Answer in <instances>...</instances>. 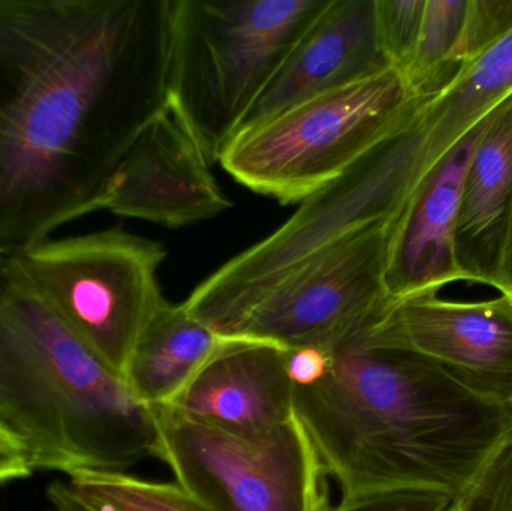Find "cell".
Returning a JSON list of instances; mask_svg holds the SVG:
<instances>
[{
	"label": "cell",
	"instance_id": "obj_1",
	"mask_svg": "<svg viewBox=\"0 0 512 511\" xmlns=\"http://www.w3.org/2000/svg\"><path fill=\"white\" fill-rule=\"evenodd\" d=\"M171 0H0V255L104 210L168 107Z\"/></svg>",
	"mask_w": 512,
	"mask_h": 511
},
{
	"label": "cell",
	"instance_id": "obj_2",
	"mask_svg": "<svg viewBox=\"0 0 512 511\" xmlns=\"http://www.w3.org/2000/svg\"><path fill=\"white\" fill-rule=\"evenodd\" d=\"M315 380L295 384V417L342 500L420 489L456 498L511 432L507 408L426 357L357 332Z\"/></svg>",
	"mask_w": 512,
	"mask_h": 511
},
{
	"label": "cell",
	"instance_id": "obj_3",
	"mask_svg": "<svg viewBox=\"0 0 512 511\" xmlns=\"http://www.w3.org/2000/svg\"><path fill=\"white\" fill-rule=\"evenodd\" d=\"M0 426L35 470L117 471L159 458L152 408L102 363L0 255Z\"/></svg>",
	"mask_w": 512,
	"mask_h": 511
},
{
	"label": "cell",
	"instance_id": "obj_4",
	"mask_svg": "<svg viewBox=\"0 0 512 511\" xmlns=\"http://www.w3.org/2000/svg\"><path fill=\"white\" fill-rule=\"evenodd\" d=\"M328 3L171 0L168 102L210 165Z\"/></svg>",
	"mask_w": 512,
	"mask_h": 511
},
{
	"label": "cell",
	"instance_id": "obj_5",
	"mask_svg": "<svg viewBox=\"0 0 512 511\" xmlns=\"http://www.w3.org/2000/svg\"><path fill=\"white\" fill-rule=\"evenodd\" d=\"M414 99L387 68L240 132L219 162L256 194L303 203L396 131Z\"/></svg>",
	"mask_w": 512,
	"mask_h": 511
},
{
	"label": "cell",
	"instance_id": "obj_6",
	"mask_svg": "<svg viewBox=\"0 0 512 511\" xmlns=\"http://www.w3.org/2000/svg\"><path fill=\"white\" fill-rule=\"evenodd\" d=\"M65 326L125 380L132 353L167 300L161 243L122 230L45 239L9 254Z\"/></svg>",
	"mask_w": 512,
	"mask_h": 511
},
{
	"label": "cell",
	"instance_id": "obj_7",
	"mask_svg": "<svg viewBox=\"0 0 512 511\" xmlns=\"http://www.w3.org/2000/svg\"><path fill=\"white\" fill-rule=\"evenodd\" d=\"M159 458L176 483L210 511H327V473L297 417L258 434H236L152 407Z\"/></svg>",
	"mask_w": 512,
	"mask_h": 511
},
{
	"label": "cell",
	"instance_id": "obj_8",
	"mask_svg": "<svg viewBox=\"0 0 512 511\" xmlns=\"http://www.w3.org/2000/svg\"><path fill=\"white\" fill-rule=\"evenodd\" d=\"M394 227L396 222L375 225L298 267L216 335L330 353L393 302L384 278Z\"/></svg>",
	"mask_w": 512,
	"mask_h": 511
},
{
	"label": "cell",
	"instance_id": "obj_9",
	"mask_svg": "<svg viewBox=\"0 0 512 511\" xmlns=\"http://www.w3.org/2000/svg\"><path fill=\"white\" fill-rule=\"evenodd\" d=\"M360 333L426 357L492 404H512V303L507 297L453 302L438 293L420 294L391 302Z\"/></svg>",
	"mask_w": 512,
	"mask_h": 511
},
{
	"label": "cell",
	"instance_id": "obj_10",
	"mask_svg": "<svg viewBox=\"0 0 512 511\" xmlns=\"http://www.w3.org/2000/svg\"><path fill=\"white\" fill-rule=\"evenodd\" d=\"M210 167L197 141L168 104L126 152L104 210L168 228L215 218L233 204Z\"/></svg>",
	"mask_w": 512,
	"mask_h": 511
},
{
	"label": "cell",
	"instance_id": "obj_11",
	"mask_svg": "<svg viewBox=\"0 0 512 511\" xmlns=\"http://www.w3.org/2000/svg\"><path fill=\"white\" fill-rule=\"evenodd\" d=\"M387 68L393 66L379 41L376 0H330L286 54L246 114L239 134Z\"/></svg>",
	"mask_w": 512,
	"mask_h": 511
},
{
	"label": "cell",
	"instance_id": "obj_12",
	"mask_svg": "<svg viewBox=\"0 0 512 511\" xmlns=\"http://www.w3.org/2000/svg\"><path fill=\"white\" fill-rule=\"evenodd\" d=\"M495 111L427 174L396 222L384 278L393 302L468 281L457 260L460 200L466 171Z\"/></svg>",
	"mask_w": 512,
	"mask_h": 511
},
{
	"label": "cell",
	"instance_id": "obj_13",
	"mask_svg": "<svg viewBox=\"0 0 512 511\" xmlns=\"http://www.w3.org/2000/svg\"><path fill=\"white\" fill-rule=\"evenodd\" d=\"M289 351L267 342L224 339L170 407L206 425L258 434L294 419Z\"/></svg>",
	"mask_w": 512,
	"mask_h": 511
},
{
	"label": "cell",
	"instance_id": "obj_14",
	"mask_svg": "<svg viewBox=\"0 0 512 511\" xmlns=\"http://www.w3.org/2000/svg\"><path fill=\"white\" fill-rule=\"evenodd\" d=\"M512 198V96L493 114L466 171L457 260L468 282L492 285Z\"/></svg>",
	"mask_w": 512,
	"mask_h": 511
},
{
	"label": "cell",
	"instance_id": "obj_15",
	"mask_svg": "<svg viewBox=\"0 0 512 511\" xmlns=\"http://www.w3.org/2000/svg\"><path fill=\"white\" fill-rule=\"evenodd\" d=\"M222 342L224 338L192 317L183 303L165 302L132 353L126 384L146 407L170 404Z\"/></svg>",
	"mask_w": 512,
	"mask_h": 511
},
{
	"label": "cell",
	"instance_id": "obj_16",
	"mask_svg": "<svg viewBox=\"0 0 512 511\" xmlns=\"http://www.w3.org/2000/svg\"><path fill=\"white\" fill-rule=\"evenodd\" d=\"M469 0H426L411 62L402 71L412 96H427L450 83L451 56L462 38Z\"/></svg>",
	"mask_w": 512,
	"mask_h": 511
},
{
	"label": "cell",
	"instance_id": "obj_17",
	"mask_svg": "<svg viewBox=\"0 0 512 511\" xmlns=\"http://www.w3.org/2000/svg\"><path fill=\"white\" fill-rule=\"evenodd\" d=\"M69 486L95 511H210L177 483L140 479L117 471H80Z\"/></svg>",
	"mask_w": 512,
	"mask_h": 511
},
{
	"label": "cell",
	"instance_id": "obj_18",
	"mask_svg": "<svg viewBox=\"0 0 512 511\" xmlns=\"http://www.w3.org/2000/svg\"><path fill=\"white\" fill-rule=\"evenodd\" d=\"M426 0H376L379 41L388 63L405 71L417 47Z\"/></svg>",
	"mask_w": 512,
	"mask_h": 511
},
{
	"label": "cell",
	"instance_id": "obj_19",
	"mask_svg": "<svg viewBox=\"0 0 512 511\" xmlns=\"http://www.w3.org/2000/svg\"><path fill=\"white\" fill-rule=\"evenodd\" d=\"M512 30V0H469L462 38L450 60L454 74Z\"/></svg>",
	"mask_w": 512,
	"mask_h": 511
},
{
	"label": "cell",
	"instance_id": "obj_20",
	"mask_svg": "<svg viewBox=\"0 0 512 511\" xmlns=\"http://www.w3.org/2000/svg\"><path fill=\"white\" fill-rule=\"evenodd\" d=\"M454 510L512 511V431L456 498Z\"/></svg>",
	"mask_w": 512,
	"mask_h": 511
},
{
	"label": "cell",
	"instance_id": "obj_21",
	"mask_svg": "<svg viewBox=\"0 0 512 511\" xmlns=\"http://www.w3.org/2000/svg\"><path fill=\"white\" fill-rule=\"evenodd\" d=\"M453 503L439 492L400 489L346 498L327 511H447Z\"/></svg>",
	"mask_w": 512,
	"mask_h": 511
},
{
	"label": "cell",
	"instance_id": "obj_22",
	"mask_svg": "<svg viewBox=\"0 0 512 511\" xmlns=\"http://www.w3.org/2000/svg\"><path fill=\"white\" fill-rule=\"evenodd\" d=\"M32 458L26 446L0 426V486L32 476Z\"/></svg>",
	"mask_w": 512,
	"mask_h": 511
},
{
	"label": "cell",
	"instance_id": "obj_23",
	"mask_svg": "<svg viewBox=\"0 0 512 511\" xmlns=\"http://www.w3.org/2000/svg\"><path fill=\"white\" fill-rule=\"evenodd\" d=\"M492 287L512 303V198L507 216H505L504 228H502L501 245H499Z\"/></svg>",
	"mask_w": 512,
	"mask_h": 511
},
{
	"label": "cell",
	"instance_id": "obj_24",
	"mask_svg": "<svg viewBox=\"0 0 512 511\" xmlns=\"http://www.w3.org/2000/svg\"><path fill=\"white\" fill-rule=\"evenodd\" d=\"M54 485L59 489L60 495H62L63 501H65L69 511H95L90 509L86 503H83V501L75 495V492L72 491L68 482H54Z\"/></svg>",
	"mask_w": 512,
	"mask_h": 511
},
{
	"label": "cell",
	"instance_id": "obj_25",
	"mask_svg": "<svg viewBox=\"0 0 512 511\" xmlns=\"http://www.w3.org/2000/svg\"><path fill=\"white\" fill-rule=\"evenodd\" d=\"M508 419H510L511 431H512V404L507 407Z\"/></svg>",
	"mask_w": 512,
	"mask_h": 511
},
{
	"label": "cell",
	"instance_id": "obj_26",
	"mask_svg": "<svg viewBox=\"0 0 512 511\" xmlns=\"http://www.w3.org/2000/svg\"><path fill=\"white\" fill-rule=\"evenodd\" d=\"M447 511H456V510H454V503H453V506H451L450 509H448Z\"/></svg>",
	"mask_w": 512,
	"mask_h": 511
}]
</instances>
